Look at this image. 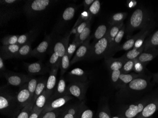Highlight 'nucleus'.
Segmentation results:
<instances>
[{"label": "nucleus", "mask_w": 158, "mask_h": 118, "mask_svg": "<svg viewBox=\"0 0 158 118\" xmlns=\"http://www.w3.org/2000/svg\"><path fill=\"white\" fill-rule=\"evenodd\" d=\"M43 110L44 109L33 110L29 118H39Z\"/></svg>", "instance_id": "nucleus-50"}, {"label": "nucleus", "mask_w": 158, "mask_h": 118, "mask_svg": "<svg viewBox=\"0 0 158 118\" xmlns=\"http://www.w3.org/2000/svg\"><path fill=\"white\" fill-rule=\"evenodd\" d=\"M50 96L44 91L35 100L33 110L44 109L50 99Z\"/></svg>", "instance_id": "nucleus-23"}, {"label": "nucleus", "mask_w": 158, "mask_h": 118, "mask_svg": "<svg viewBox=\"0 0 158 118\" xmlns=\"http://www.w3.org/2000/svg\"><path fill=\"white\" fill-rule=\"evenodd\" d=\"M81 103L73 104L65 107L62 113L61 118H77Z\"/></svg>", "instance_id": "nucleus-21"}, {"label": "nucleus", "mask_w": 158, "mask_h": 118, "mask_svg": "<svg viewBox=\"0 0 158 118\" xmlns=\"http://www.w3.org/2000/svg\"><path fill=\"white\" fill-rule=\"evenodd\" d=\"M95 0H85L83 1L84 5V11H87L89 9L92 3L94 2Z\"/></svg>", "instance_id": "nucleus-51"}, {"label": "nucleus", "mask_w": 158, "mask_h": 118, "mask_svg": "<svg viewBox=\"0 0 158 118\" xmlns=\"http://www.w3.org/2000/svg\"><path fill=\"white\" fill-rule=\"evenodd\" d=\"M87 83L83 82H72L67 86L68 95L73 96L79 100L84 99L87 90Z\"/></svg>", "instance_id": "nucleus-8"}, {"label": "nucleus", "mask_w": 158, "mask_h": 118, "mask_svg": "<svg viewBox=\"0 0 158 118\" xmlns=\"http://www.w3.org/2000/svg\"><path fill=\"white\" fill-rule=\"evenodd\" d=\"M68 79L71 82H86L87 74L82 69L77 68L70 71L68 74Z\"/></svg>", "instance_id": "nucleus-17"}, {"label": "nucleus", "mask_w": 158, "mask_h": 118, "mask_svg": "<svg viewBox=\"0 0 158 118\" xmlns=\"http://www.w3.org/2000/svg\"><path fill=\"white\" fill-rule=\"evenodd\" d=\"M47 80L46 78H43L39 79V82L37 85V87L35 91L33 97V101L35 102L39 96L44 92L46 89V84H47Z\"/></svg>", "instance_id": "nucleus-31"}, {"label": "nucleus", "mask_w": 158, "mask_h": 118, "mask_svg": "<svg viewBox=\"0 0 158 118\" xmlns=\"http://www.w3.org/2000/svg\"><path fill=\"white\" fill-rule=\"evenodd\" d=\"M93 116L94 112L93 111L88 108L84 104V102L81 103L77 118H93Z\"/></svg>", "instance_id": "nucleus-35"}, {"label": "nucleus", "mask_w": 158, "mask_h": 118, "mask_svg": "<svg viewBox=\"0 0 158 118\" xmlns=\"http://www.w3.org/2000/svg\"><path fill=\"white\" fill-rule=\"evenodd\" d=\"M51 38L49 36H46L44 40L39 46L33 50L31 54V56L41 58L47 53L51 43Z\"/></svg>", "instance_id": "nucleus-16"}, {"label": "nucleus", "mask_w": 158, "mask_h": 118, "mask_svg": "<svg viewBox=\"0 0 158 118\" xmlns=\"http://www.w3.org/2000/svg\"><path fill=\"white\" fill-rule=\"evenodd\" d=\"M142 51H143V46L139 48H133L132 49L129 50L125 55H123L121 58L125 62H127L128 60H135L142 54L141 52Z\"/></svg>", "instance_id": "nucleus-28"}, {"label": "nucleus", "mask_w": 158, "mask_h": 118, "mask_svg": "<svg viewBox=\"0 0 158 118\" xmlns=\"http://www.w3.org/2000/svg\"><path fill=\"white\" fill-rule=\"evenodd\" d=\"M109 28V27H107L106 25L102 24L99 25L97 28L93 35L94 36L93 43L96 42L101 39L104 38L105 36L107 35Z\"/></svg>", "instance_id": "nucleus-29"}, {"label": "nucleus", "mask_w": 158, "mask_h": 118, "mask_svg": "<svg viewBox=\"0 0 158 118\" xmlns=\"http://www.w3.org/2000/svg\"><path fill=\"white\" fill-rule=\"evenodd\" d=\"M154 56V55L151 53H143L135 60L141 63H146L152 61Z\"/></svg>", "instance_id": "nucleus-43"}, {"label": "nucleus", "mask_w": 158, "mask_h": 118, "mask_svg": "<svg viewBox=\"0 0 158 118\" xmlns=\"http://www.w3.org/2000/svg\"><path fill=\"white\" fill-rule=\"evenodd\" d=\"M17 102L20 110L26 106L32 100L33 96L27 89V84L20 87L16 95Z\"/></svg>", "instance_id": "nucleus-9"}, {"label": "nucleus", "mask_w": 158, "mask_h": 118, "mask_svg": "<svg viewBox=\"0 0 158 118\" xmlns=\"http://www.w3.org/2000/svg\"><path fill=\"white\" fill-rule=\"evenodd\" d=\"M112 118H124L123 117H120V116H115V117H113Z\"/></svg>", "instance_id": "nucleus-52"}, {"label": "nucleus", "mask_w": 158, "mask_h": 118, "mask_svg": "<svg viewBox=\"0 0 158 118\" xmlns=\"http://www.w3.org/2000/svg\"><path fill=\"white\" fill-rule=\"evenodd\" d=\"M98 118H111L110 110L107 106L104 107L99 111Z\"/></svg>", "instance_id": "nucleus-45"}, {"label": "nucleus", "mask_w": 158, "mask_h": 118, "mask_svg": "<svg viewBox=\"0 0 158 118\" xmlns=\"http://www.w3.org/2000/svg\"><path fill=\"white\" fill-rule=\"evenodd\" d=\"M143 65L142 64V63L136 61L135 59V65H134V70L137 73H140L143 71Z\"/></svg>", "instance_id": "nucleus-47"}, {"label": "nucleus", "mask_w": 158, "mask_h": 118, "mask_svg": "<svg viewBox=\"0 0 158 118\" xmlns=\"http://www.w3.org/2000/svg\"><path fill=\"white\" fill-rule=\"evenodd\" d=\"M92 18V17L89 18L88 19H86V20L83 21L82 22H81L78 26H76L75 28H73L72 31L73 33H75V36H74V39H73L74 40H76L77 39L83 31L84 28L87 26L90 23V21H91Z\"/></svg>", "instance_id": "nucleus-38"}, {"label": "nucleus", "mask_w": 158, "mask_h": 118, "mask_svg": "<svg viewBox=\"0 0 158 118\" xmlns=\"http://www.w3.org/2000/svg\"><path fill=\"white\" fill-rule=\"evenodd\" d=\"M21 46L19 45H7L2 46L0 48L1 56L3 60L15 58Z\"/></svg>", "instance_id": "nucleus-15"}, {"label": "nucleus", "mask_w": 158, "mask_h": 118, "mask_svg": "<svg viewBox=\"0 0 158 118\" xmlns=\"http://www.w3.org/2000/svg\"><path fill=\"white\" fill-rule=\"evenodd\" d=\"M6 68H5V64L4 63V60L0 56V72H1V77L4 76L5 73L7 72Z\"/></svg>", "instance_id": "nucleus-48"}, {"label": "nucleus", "mask_w": 158, "mask_h": 118, "mask_svg": "<svg viewBox=\"0 0 158 118\" xmlns=\"http://www.w3.org/2000/svg\"><path fill=\"white\" fill-rule=\"evenodd\" d=\"M90 33H91V25L90 23L84 28L83 31L77 39L76 40H73V41H76L79 46H80L90 37Z\"/></svg>", "instance_id": "nucleus-34"}, {"label": "nucleus", "mask_w": 158, "mask_h": 118, "mask_svg": "<svg viewBox=\"0 0 158 118\" xmlns=\"http://www.w3.org/2000/svg\"><path fill=\"white\" fill-rule=\"evenodd\" d=\"M110 72L111 79L112 82L114 84H118L119 78L121 74L120 70H114V71H111Z\"/></svg>", "instance_id": "nucleus-46"}, {"label": "nucleus", "mask_w": 158, "mask_h": 118, "mask_svg": "<svg viewBox=\"0 0 158 118\" xmlns=\"http://www.w3.org/2000/svg\"><path fill=\"white\" fill-rule=\"evenodd\" d=\"M19 35H8L4 36L2 39V46L7 45H17Z\"/></svg>", "instance_id": "nucleus-39"}, {"label": "nucleus", "mask_w": 158, "mask_h": 118, "mask_svg": "<svg viewBox=\"0 0 158 118\" xmlns=\"http://www.w3.org/2000/svg\"><path fill=\"white\" fill-rule=\"evenodd\" d=\"M71 59L68 56L67 52L61 59L59 68L61 70V76L64 75L71 66Z\"/></svg>", "instance_id": "nucleus-36"}, {"label": "nucleus", "mask_w": 158, "mask_h": 118, "mask_svg": "<svg viewBox=\"0 0 158 118\" xmlns=\"http://www.w3.org/2000/svg\"><path fill=\"white\" fill-rule=\"evenodd\" d=\"M72 34L70 31L64 38L57 42L54 46L53 53L50 57L48 62L49 67L51 69L60 65L61 59L67 52L70 36Z\"/></svg>", "instance_id": "nucleus-2"}, {"label": "nucleus", "mask_w": 158, "mask_h": 118, "mask_svg": "<svg viewBox=\"0 0 158 118\" xmlns=\"http://www.w3.org/2000/svg\"><path fill=\"white\" fill-rule=\"evenodd\" d=\"M143 18L144 14L142 9H137L134 11L129 19L126 28L128 37H130L134 31L140 28L143 24Z\"/></svg>", "instance_id": "nucleus-6"}, {"label": "nucleus", "mask_w": 158, "mask_h": 118, "mask_svg": "<svg viewBox=\"0 0 158 118\" xmlns=\"http://www.w3.org/2000/svg\"><path fill=\"white\" fill-rule=\"evenodd\" d=\"M158 108V104L150 103L143 109L142 112L135 118H148L153 115Z\"/></svg>", "instance_id": "nucleus-24"}, {"label": "nucleus", "mask_w": 158, "mask_h": 118, "mask_svg": "<svg viewBox=\"0 0 158 118\" xmlns=\"http://www.w3.org/2000/svg\"><path fill=\"white\" fill-rule=\"evenodd\" d=\"M72 99V96L68 95L50 100L42 112H47L50 111L62 108L68 101Z\"/></svg>", "instance_id": "nucleus-13"}, {"label": "nucleus", "mask_w": 158, "mask_h": 118, "mask_svg": "<svg viewBox=\"0 0 158 118\" xmlns=\"http://www.w3.org/2000/svg\"><path fill=\"white\" fill-rule=\"evenodd\" d=\"M4 77L7 83L13 87H21L28 82L32 76L29 75H24L23 74L18 73L7 71Z\"/></svg>", "instance_id": "nucleus-7"}, {"label": "nucleus", "mask_w": 158, "mask_h": 118, "mask_svg": "<svg viewBox=\"0 0 158 118\" xmlns=\"http://www.w3.org/2000/svg\"><path fill=\"white\" fill-rule=\"evenodd\" d=\"M138 76L139 75L135 73H121L119 78L118 84L119 86L124 87L134 79L138 78Z\"/></svg>", "instance_id": "nucleus-27"}, {"label": "nucleus", "mask_w": 158, "mask_h": 118, "mask_svg": "<svg viewBox=\"0 0 158 118\" xmlns=\"http://www.w3.org/2000/svg\"><path fill=\"white\" fill-rule=\"evenodd\" d=\"M19 1L16 0L0 1L1 24H4L11 19L18 12L16 8V4Z\"/></svg>", "instance_id": "nucleus-4"}, {"label": "nucleus", "mask_w": 158, "mask_h": 118, "mask_svg": "<svg viewBox=\"0 0 158 118\" xmlns=\"http://www.w3.org/2000/svg\"><path fill=\"white\" fill-rule=\"evenodd\" d=\"M105 62L110 71L114 70H121L126 63L121 57L114 58L110 57L105 59Z\"/></svg>", "instance_id": "nucleus-22"}, {"label": "nucleus", "mask_w": 158, "mask_h": 118, "mask_svg": "<svg viewBox=\"0 0 158 118\" xmlns=\"http://www.w3.org/2000/svg\"><path fill=\"white\" fill-rule=\"evenodd\" d=\"M143 103H139L137 104H132L128 106L124 112V118H135L144 108Z\"/></svg>", "instance_id": "nucleus-18"}, {"label": "nucleus", "mask_w": 158, "mask_h": 118, "mask_svg": "<svg viewBox=\"0 0 158 118\" xmlns=\"http://www.w3.org/2000/svg\"><path fill=\"white\" fill-rule=\"evenodd\" d=\"M32 41H31L20 47L16 56L15 58H25L31 56V53L32 51L31 48V43Z\"/></svg>", "instance_id": "nucleus-25"}, {"label": "nucleus", "mask_w": 158, "mask_h": 118, "mask_svg": "<svg viewBox=\"0 0 158 118\" xmlns=\"http://www.w3.org/2000/svg\"><path fill=\"white\" fill-rule=\"evenodd\" d=\"M126 27L125 25L122 27L120 31L114 38V40L109 46V50L105 57V59L113 57L114 54L118 50L119 48L121 46V43L124 38L126 33Z\"/></svg>", "instance_id": "nucleus-11"}, {"label": "nucleus", "mask_w": 158, "mask_h": 118, "mask_svg": "<svg viewBox=\"0 0 158 118\" xmlns=\"http://www.w3.org/2000/svg\"><path fill=\"white\" fill-rule=\"evenodd\" d=\"M0 110L2 114L15 118L21 110L18 104L16 96L4 87L1 88Z\"/></svg>", "instance_id": "nucleus-1"}, {"label": "nucleus", "mask_w": 158, "mask_h": 118, "mask_svg": "<svg viewBox=\"0 0 158 118\" xmlns=\"http://www.w3.org/2000/svg\"><path fill=\"white\" fill-rule=\"evenodd\" d=\"M101 8V3L98 0H95L94 2L92 3V5L89 7V9L88 10L89 15L92 17L93 16L96 15L98 14L100 11Z\"/></svg>", "instance_id": "nucleus-40"}, {"label": "nucleus", "mask_w": 158, "mask_h": 118, "mask_svg": "<svg viewBox=\"0 0 158 118\" xmlns=\"http://www.w3.org/2000/svg\"><path fill=\"white\" fill-rule=\"evenodd\" d=\"M110 46V41L107 35L104 38L90 45L89 53L87 59L89 60H97L104 57Z\"/></svg>", "instance_id": "nucleus-3"}, {"label": "nucleus", "mask_w": 158, "mask_h": 118, "mask_svg": "<svg viewBox=\"0 0 158 118\" xmlns=\"http://www.w3.org/2000/svg\"><path fill=\"white\" fill-rule=\"evenodd\" d=\"M59 68V66H57L51 68L50 70L49 75L47 80L45 91L50 96V97H51V96L54 94L56 89L55 87L56 85L57 74Z\"/></svg>", "instance_id": "nucleus-14"}, {"label": "nucleus", "mask_w": 158, "mask_h": 118, "mask_svg": "<svg viewBox=\"0 0 158 118\" xmlns=\"http://www.w3.org/2000/svg\"><path fill=\"white\" fill-rule=\"evenodd\" d=\"M150 44L153 46H158V31L156 32L152 36L150 40Z\"/></svg>", "instance_id": "nucleus-49"}, {"label": "nucleus", "mask_w": 158, "mask_h": 118, "mask_svg": "<svg viewBox=\"0 0 158 118\" xmlns=\"http://www.w3.org/2000/svg\"><path fill=\"white\" fill-rule=\"evenodd\" d=\"M64 108H60L47 112H42L39 118H59L61 117Z\"/></svg>", "instance_id": "nucleus-33"}, {"label": "nucleus", "mask_w": 158, "mask_h": 118, "mask_svg": "<svg viewBox=\"0 0 158 118\" xmlns=\"http://www.w3.org/2000/svg\"><path fill=\"white\" fill-rule=\"evenodd\" d=\"M79 47V45H78L77 43L73 40V42L69 45V47L67 49V54L71 59L73 55L74 54V52L76 51V49Z\"/></svg>", "instance_id": "nucleus-44"}, {"label": "nucleus", "mask_w": 158, "mask_h": 118, "mask_svg": "<svg viewBox=\"0 0 158 118\" xmlns=\"http://www.w3.org/2000/svg\"><path fill=\"white\" fill-rule=\"evenodd\" d=\"M24 65L26 70L30 76L43 75L50 71L49 68L41 62H35L31 63H26L24 64Z\"/></svg>", "instance_id": "nucleus-12"}, {"label": "nucleus", "mask_w": 158, "mask_h": 118, "mask_svg": "<svg viewBox=\"0 0 158 118\" xmlns=\"http://www.w3.org/2000/svg\"><path fill=\"white\" fill-rule=\"evenodd\" d=\"M35 102L33 100L26 106L20 110L15 118H29L32 112Z\"/></svg>", "instance_id": "nucleus-30"}, {"label": "nucleus", "mask_w": 158, "mask_h": 118, "mask_svg": "<svg viewBox=\"0 0 158 118\" xmlns=\"http://www.w3.org/2000/svg\"><path fill=\"white\" fill-rule=\"evenodd\" d=\"M77 8L76 6H70L67 7L64 10L62 15V20L64 22L70 21L74 17L76 13Z\"/></svg>", "instance_id": "nucleus-32"}, {"label": "nucleus", "mask_w": 158, "mask_h": 118, "mask_svg": "<svg viewBox=\"0 0 158 118\" xmlns=\"http://www.w3.org/2000/svg\"><path fill=\"white\" fill-rule=\"evenodd\" d=\"M124 25V22L117 24L110 25L107 33V36L110 41V45L113 41L114 38Z\"/></svg>", "instance_id": "nucleus-26"}, {"label": "nucleus", "mask_w": 158, "mask_h": 118, "mask_svg": "<svg viewBox=\"0 0 158 118\" xmlns=\"http://www.w3.org/2000/svg\"><path fill=\"white\" fill-rule=\"evenodd\" d=\"M147 85V80L143 78H137L134 79L125 87H127L131 91H141L145 89Z\"/></svg>", "instance_id": "nucleus-20"}, {"label": "nucleus", "mask_w": 158, "mask_h": 118, "mask_svg": "<svg viewBox=\"0 0 158 118\" xmlns=\"http://www.w3.org/2000/svg\"><path fill=\"white\" fill-rule=\"evenodd\" d=\"M61 118V117H60V118Z\"/></svg>", "instance_id": "nucleus-53"}, {"label": "nucleus", "mask_w": 158, "mask_h": 118, "mask_svg": "<svg viewBox=\"0 0 158 118\" xmlns=\"http://www.w3.org/2000/svg\"><path fill=\"white\" fill-rule=\"evenodd\" d=\"M91 39V37H89L87 40L79 46L75 52L74 57L71 61V65L75 63L86 59L87 58L90 50V45L89 42Z\"/></svg>", "instance_id": "nucleus-10"}, {"label": "nucleus", "mask_w": 158, "mask_h": 118, "mask_svg": "<svg viewBox=\"0 0 158 118\" xmlns=\"http://www.w3.org/2000/svg\"><path fill=\"white\" fill-rule=\"evenodd\" d=\"M53 2L50 0L28 1L25 5L24 9L27 15H34L46 10Z\"/></svg>", "instance_id": "nucleus-5"}, {"label": "nucleus", "mask_w": 158, "mask_h": 118, "mask_svg": "<svg viewBox=\"0 0 158 118\" xmlns=\"http://www.w3.org/2000/svg\"><path fill=\"white\" fill-rule=\"evenodd\" d=\"M68 95L66 81L64 77L62 76L59 79L58 84L57 85L56 88L55 89V92L53 95L51 96L50 100L58 98V97H62L64 96H68Z\"/></svg>", "instance_id": "nucleus-19"}, {"label": "nucleus", "mask_w": 158, "mask_h": 118, "mask_svg": "<svg viewBox=\"0 0 158 118\" xmlns=\"http://www.w3.org/2000/svg\"><path fill=\"white\" fill-rule=\"evenodd\" d=\"M135 60H128L124 63L123 67L121 69V73L128 74L133 71L135 65Z\"/></svg>", "instance_id": "nucleus-41"}, {"label": "nucleus", "mask_w": 158, "mask_h": 118, "mask_svg": "<svg viewBox=\"0 0 158 118\" xmlns=\"http://www.w3.org/2000/svg\"><path fill=\"white\" fill-rule=\"evenodd\" d=\"M127 12H118L114 14L111 17L109 22L110 25L123 22L124 20L127 17Z\"/></svg>", "instance_id": "nucleus-37"}, {"label": "nucleus", "mask_w": 158, "mask_h": 118, "mask_svg": "<svg viewBox=\"0 0 158 118\" xmlns=\"http://www.w3.org/2000/svg\"><path fill=\"white\" fill-rule=\"evenodd\" d=\"M39 82V79L35 78H32L29 80L28 82L26 83L27 86V89H28L31 95L33 97V95L34 94L36 87Z\"/></svg>", "instance_id": "nucleus-42"}]
</instances>
